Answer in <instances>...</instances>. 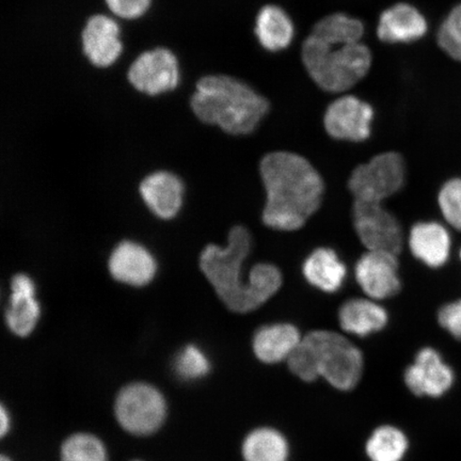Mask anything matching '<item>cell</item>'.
Instances as JSON below:
<instances>
[{
  "mask_svg": "<svg viewBox=\"0 0 461 461\" xmlns=\"http://www.w3.org/2000/svg\"><path fill=\"white\" fill-rule=\"evenodd\" d=\"M251 250L249 230L243 226L230 229L228 245L206 246L200 256V268L219 298L230 311L248 313L261 307L282 285L280 270L261 263L250 270L249 282L243 280L245 259Z\"/></svg>",
  "mask_w": 461,
  "mask_h": 461,
  "instance_id": "6da1fadb",
  "label": "cell"
},
{
  "mask_svg": "<svg viewBox=\"0 0 461 461\" xmlns=\"http://www.w3.org/2000/svg\"><path fill=\"white\" fill-rule=\"evenodd\" d=\"M267 204L263 221L280 230H295L315 214L324 195V182L310 161L290 152L267 155L259 165Z\"/></svg>",
  "mask_w": 461,
  "mask_h": 461,
  "instance_id": "7a4b0ae2",
  "label": "cell"
},
{
  "mask_svg": "<svg viewBox=\"0 0 461 461\" xmlns=\"http://www.w3.org/2000/svg\"><path fill=\"white\" fill-rule=\"evenodd\" d=\"M190 108L201 122L230 135H249L269 112V103L243 80L214 74L201 77Z\"/></svg>",
  "mask_w": 461,
  "mask_h": 461,
  "instance_id": "3957f363",
  "label": "cell"
},
{
  "mask_svg": "<svg viewBox=\"0 0 461 461\" xmlns=\"http://www.w3.org/2000/svg\"><path fill=\"white\" fill-rule=\"evenodd\" d=\"M287 365L304 382L321 376L334 388L348 391L360 380L363 358L361 351L341 334L319 330L302 339Z\"/></svg>",
  "mask_w": 461,
  "mask_h": 461,
  "instance_id": "277c9868",
  "label": "cell"
},
{
  "mask_svg": "<svg viewBox=\"0 0 461 461\" xmlns=\"http://www.w3.org/2000/svg\"><path fill=\"white\" fill-rule=\"evenodd\" d=\"M303 61L317 86L328 92H342L366 77L372 54L365 44H330L311 36L303 46Z\"/></svg>",
  "mask_w": 461,
  "mask_h": 461,
  "instance_id": "5b68a950",
  "label": "cell"
},
{
  "mask_svg": "<svg viewBox=\"0 0 461 461\" xmlns=\"http://www.w3.org/2000/svg\"><path fill=\"white\" fill-rule=\"evenodd\" d=\"M114 414L121 428L129 434L146 437L155 434L167 417V402L152 384L136 383L119 392Z\"/></svg>",
  "mask_w": 461,
  "mask_h": 461,
  "instance_id": "8992f818",
  "label": "cell"
},
{
  "mask_svg": "<svg viewBox=\"0 0 461 461\" xmlns=\"http://www.w3.org/2000/svg\"><path fill=\"white\" fill-rule=\"evenodd\" d=\"M405 173V163L400 154L383 153L357 167L348 186L356 201L383 203L402 189Z\"/></svg>",
  "mask_w": 461,
  "mask_h": 461,
  "instance_id": "52a82bcc",
  "label": "cell"
},
{
  "mask_svg": "<svg viewBox=\"0 0 461 461\" xmlns=\"http://www.w3.org/2000/svg\"><path fill=\"white\" fill-rule=\"evenodd\" d=\"M128 80L142 95L168 94L180 85V62L171 50L163 46L143 51L131 63Z\"/></svg>",
  "mask_w": 461,
  "mask_h": 461,
  "instance_id": "ba28073f",
  "label": "cell"
},
{
  "mask_svg": "<svg viewBox=\"0 0 461 461\" xmlns=\"http://www.w3.org/2000/svg\"><path fill=\"white\" fill-rule=\"evenodd\" d=\"M353 216L356 232L367 250L387 251L399 256L403 244L402 226L382 203L355 200Z\"/></svg>",
  "mask_w": 461,
  "mask_h": 461,
  "instance_id": "9c48e42d",
  "label": "cell"
},
{
  "mask_svg": "<svg viewBox=\"0 0 461 461\" xmlns=\"http://www.w3.org/2000/svg\"><path fill=\"white\" fill-rule=\"evenodd\" d=\"M374 109L356 96H343L328 107L325 128L334 140L360 142L371 135Z\"/></svg>",
  "mask_w": 461,
  "mask_h": 461,
  "instance_id": "30bf717a",
  "label": "cell"
},
{
  "mask_svg": "<svg viewBox=\"0 0 461 461\" xmlns=\"http://www.w3.org/2000/svg\"><path fill=\"white\" fill-rule=\"evenodd\" d=\"M357 282L368 297L382 301L401 291L399 259L394 253L367 250L356 265Z\"/></svg>",
  "mask_w": 461,
  "mask_h": 461,
  "instance_id": "8fae6325",
  "label": "cell"
},
{
  "mask_svg": "<svg viewBox=\"0 0 461 461\" xmlns=\"http://www.w3.org/2000/svg\"><path fill=\"white\" fill-rule=\"evenodd\" d=\"M80 45L90 65L99 68L112 67L123 51L120 25L105 14L91 15L80 32Z\"/></svg>",
  "mask_w": 461,
  "mask_h": 461,
  "instance_id": "7c38bea8",
  "label": "cell"
},
{
  "mask_svg": "<svg viewBox=\"0 0 461 461\" xmlns=\"http://www.w3.org/2000/svg\"><path fill=\"white\" fill-rule=\"evenodd\" d=\"M114 280L131 286H144L154 279L158 264L146 247L135 241H121L108 261Z\"/></svg>",
  "mask_w": 461,
  "mask_h": 461,
  "instance_id": "4fadbf2b",
  "label": "cell"
},
{
  "mask_svg": "<svg viewBox=\"0 0 461 461\" xmlns=\"http://www.w3.org/2000/svg\"><path fill=\"white\" fill-rule=\"evenodd\" d=\"M407 387L418 396L439 397L451 389L454 373L435 349L424 348L405 373Z\"/></svg>",
  "mask_w": 461,
  "mask_h": 461,
  "instance_id": "5bb4252c",
  "label": "cell"
},
{
  "mask_svg": "<svg viewBox=\"0 0 461 461\" xmlns=\"http://www.w3.org/2000/svg\"><path fill=\"white\" fill-rule=\"evenodd\" d=\"M41 315L36 299V285L27 275H15L11 280L9 304L5 309V322L15 336H31Z\"/></svg>",
  "mask_w": 461,
  "mask_h": 461,
  "instance_id": "9a60e30c",
  "label": "cell"
},
{
  "mask_svg": "<svg viewBox=\"0 0 461 461\" xmlns=\"http://www.w3.org/2000/svg\"><path fill=\"white\" fill-rule=\"evenodd\" d=\"M140 193L144 203L155 216L169 221L181 210L184 184L180 177L171 172H154L141 182Z\"/></svg>",
  "mask_w": 461,
  "mask_h": 461,
  "instance_id": "2e32d148",
  "label": "cell"
},
{
  "mask_svg": "<svg viewBox=\"0 0 461 461\" xmlns=\"http://www.w3.org/2000/svg\"><path fill=\"white\" fill-rule=\"evenodd\" d=\"M428 31V21L417 8L397 4L380 16L377 33L383 42L395 44L419 41Z\"/></svg>",
  "mask_w": 461,
  "mask_h": 461,
  "instance_id": "e0dca14e",
  "label": "cell"
},
{
  "mask_svg": "<svg viewBox=\"0 0 461 461\" xmlns=\"http://www.w3.org/2000/svg\"><path fill=\"white\" fill-rule=\"evenodd\" d=\"M409 246L414 257L428 267L437 268L448 259L451 238L439 223L420 222L411 230Z\"/></svg>",
  "mask_w": 461,
  "mask_h": 461,
  "instance_id": "ac0fdd59",
  "label": "cell"
},
{
  "mask_svg": "<svg viewBox=\"0 0 461 461\" xmlns=\"http://www.w3.org/2000/svg\"><path fill=\"white\" fill-rule=\"evenodd\" d=\"M302 339L291 324L264 326L253 339V350L259 360L272 365L290 358Z\"/></svg>",
  "mask_w": 461,
  "mask_h": 461,
  "instance_id": "d6986e66",
  "label": "cell"
},
{
  "mask_svg": "<svg viewBox=\"0 0 461 461\" xmlns=\"http://www.w3.org/2000/svg\"><path fill=\"white\" fill-rule=\"evenodd\" d=\"M256 36L259 44L268 51L284 50L295 36V27L285 9L268 5L259 11L256 21Z\"/></svg>",
  "mask_w": 461,
  "mask_h": 461,
  "instance_id": "ffe728a7",
  "label": "cell"
},
{
  "mask_svg": "<svg viewBox=\"0 0 461 461\" xmlns=\"http://www.w3.org/2000/svg\"><path fill=\"white\" fill-rule=\"evenodd\" d=\"M303 269L309 284L326 293L339 291L348 274L337 253L328 248H320L311 253Z\"/></svg>",
  "mask_w": 461,
  "mask_h": 461,
  "instance_id": "44dd1931",
  "label": "cell"
},
{
  "mask_svg": "<svg viewBox=\"0 0 461 461\" xmlns=\"http://www.w3.org/2000/svg\"><path fill=\"white\" fill-rule=\"evenodd\" d=\"M339 324L346 332L358 337L382 330L388 314L383 307L368 299L354 298L346 302L339 313Z\"/></svg>",
  "mask_w": 461,
  "mask_h": 461,
  "instance_id": "7402d4cb",
  "label": "cell"
},
{
  "mask_svg": "<svg viewBox=\"0 0 461 461\" xmlns=\"http://www.w3.org/2000/svg\"><path fill=\"white\" fill-rule=\"evenodd\" d=\"M243 456L245 461H286L287 442L278 431L256 429L243 443Z\"/></svg>",
  "mask_w": 461,
  "mask_h": 461,
  "instance_id": "603a6c76",
  "label": "cell"
},
{
  "mask_svg": "<svg viewBox=\"0 0 461 461\" xmlns=\"http://www.w3.org/2000/svg\"><path fill=\"white\" fill-rule=\"evenodd\" d=\"M365 25L354 17L338 14L325 17L313 28V36L330 44L359 43Z\"/></svg>",
  "mask_w": 461,
  "mask_h": 461,
  "instance_id": "cb8c5ba5",
  "label": "cell"
},
{
  "mask_svg": "<svg viewBox=\"0 0 461 461\" xmlns=\"http://www.w3.org/2000/svg\"><path fill=\"white\" fill-rule=\"evenodd\" d=\"M407 447L408 441L400 429L383 426L367 441L366 452L372 461H401Z\"/></svg>",
  "mask_w": 461,
  "mask_h": 461,
  "instance_id": "d4e9b609",
  "label": "cell"
},
{
  "mask_svg": "<svg viewBox=\"0 0 461 461\" xmlns=\"http://www.w3.org/2000/svg\"><path fill=\"white\" fill-rule=\"evenodd\" d=\"M61 461H108L107 449L96 436L78 432L62 443Z\"/></svg>",
  "mask_w": 461,
  "mask_h": 461,
  "instance_id": "484cf974",
  "label": "cell"
},
{
  "mask_svg": "<svg viewBox=\"0 0 461 461\" xmlns=\"http://www.w3.org/2000/svg\"><path fill=\"white\" fill-rule=\"evenodd\" d=\"M173 366L177 376L188 382L206 376L211 370L209 358L203 350L195 345H187L184 348L176 357Z\"/></svg>",
  "mask_w": 461,
  "mask_h": 461,
  "instance_id": "4316f807",
  "label": "cell"
},
{
  "mask_svg": "<svg viewBox=\"0 0 461 461\" xmlns=\"http://www.w3.org/2000/svg\"><path fill=\"white\" fill-rule=\"evenodd\" d=\"M437 41L454 60L461 61V3L451 10L438 31Z\"/></svg>",
  "mask_w": 461,
  "mask_h": 461,
  "instance_id": "83f0119b",
  "label": "cell"
},
{
  "mask_svg": "<svg viewBox=\"0 0 461 461\" xmlns=\"http://www.w3.org/2000/svg\"><path fill=\"white\" fill-rule=\"evenodd\" d=\"M438 201L446 221L461 230V178L447 182L440 190Z\"/></svg>",
  "mask_w": 461,
  "mask_h": 461,
  "instance_id": "f1b7e54d",
  "label": "cell"
},
{
  "mask_svg": "<svg viewBox=\"0 0 461 461\" xmlns=\"http://www.w3.org/2000/svg\"><path fill=\"white\" fill-rule=\"evenodd\" d=\"M105 4L120 19L136 20L147 14L152 0H105Z\"/></svg>",
  "mask_w": 461,
  "mask_h": 461,
  "instance_id": "f546056e",
  "label": "cell"
},
{
  "mask_svg": "<svg viewBox=\"0 0 461 461\" xmlns=\"http://www.w3.org/2000/svg\"><path fill=\"white\" fill-rule=\"evenodd\" d=\"M438 321L454 338L461 339V299L442 307Z\"/></svg>",
  "mask_w": 461,
  "mask_h": 461,
  "instance_id": "4dcf8cb0",
  "label": "cell"
},
{
  "mask_svg": "<svg viewBox=\"0 0 461 461\" xmlns=\"http://www.w3.org/2000/svg\"><path fill=\"white\" fill-rule=\"evenodd\" d=\"M11 428V419L9 416V412L5 406H2L0 409V431H2V437H5L8 434Z\"/></svg>",
  "mask_w": 461,
  "mask_h": 461,
  "instance_id": "1f68e13d",
  "label": "cell"
},
{
  "mask_svg": "<svg viewBox=\"0 0 461 461\" xmlns=\"http://www.w3.org/2000/svg\"><path fill=\"white\" fill-rule=\"evenodd\" d=\"M0 461H11V459L8 458L7 456H5V455H4V456L2 457V459H0Z\"/></svg>",
  "mask_w": 461,
  "mask_h": 461,
  "instance_id": "d6a6232c",
  "label": "cell"
},
{
  "mask_svg": "<svg viewBox=\"0 0 461 461\" xmlns=\"http://www.w3.org/2000/svg\"><path fill=\"white\" fill-rule=\"evenodd\" d=\"M131 461H142V460H131Z\"/></svg>",
  "mask_w": 461,
  "mask_h": 461,
  "instance_id": "836d02e7",
  "label": "cell"
},
{
  "mask_svg": "<svg viewBox=\"0 0 461 461\" xmlns=\"http://www.w3.org/2000/svg\"><path fill=\"white\" fill-rule=\"evenodd\" d=\"M460 258H461V250H460Z\"/></svg>",
  "mask_w": 461,
  "mask_h": 461,
  "instance_id": "e575fe53",
  "label": "cell"
}]
</instances>
